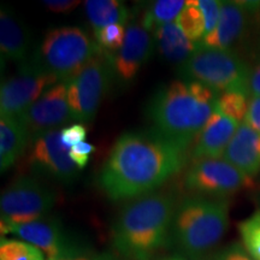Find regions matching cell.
Instances as JSON below:
<instances>
[{
    "label": "cell",
    "instance_id": "obj_1",
    "mask_svg": "<svg viewBox=\"0 0 260 260\" xmlns=\"http://www.w3.org/2000/svg\"><path fill=\"white\" fill-rule=\"evenodd\" d=\"M189 149L154 128L123 133L100 170V189L111 201L134 200L157 191L186 168Z\"/></svg>",
    "mask_w": 260,
    "mask_h": 260
},
{
    "label": "cell",
    "instance_id": "obj_2",
    "mask_svg": "<svg viewBox=\"0 0 260 260\" xmlns=\"http://www.w3.org/2000/svg\"><path fill=\"white\" fill-rule=\"evenodd\" d=\"M177 203L168 191H153L130 200L111 230L113 248L124 260H151L170 245Z\"/></svg>",
    "mask_w": 260,
    "mask_h": 260
},
{
    "label": "cell",
    "instance_id": "obj_3",
    "mask_svg": "<svg viewBox=\"0 0 260 260\" xmlns=\"http://www.w3.org/2000/svg\"><path fill=\"white\" fill-rule=\"evenodd\" d=\"M218 96V92L197 81L175 80L159 87L146 112L155 130L190 148L217 110Z\"/></svg>",
    "mask_w": 260,
    "mask_h": 260
},
{
    "label": "cell",
    "instance_id": "obj_4",
    "mask_svg": "<svg viewBox=\"0 0 260 260\" xmlns=\"http://www.w3.org/2000/svg\"><path fill=\"white\" fill-rule=\"evenodd\" d=\"M225 198L190 194L177 204L170 243L193 260L203 259L218 243L229 225Z\"/></svg>",
    "mask_w": 260,
    "mask_h": 260
},
{
    "label": "cell",
    "instance_id": "obj_5",
    "mask_svg": "<svg viewBox=\"0 0 260 260\" xmlns=\"http://www.w3.org/2000/svg\"><path fill=\"white\" fill-rule=\"evenodd\" d=\"M248 65L235 51L203 47L178 67V75L186 81H197L222 94L240 90L248 94ZM249 95V94H248Z\"/></svg>",
    "mask_w": 260,
    "mask_h": 260
},
{
    "label": "cell",
    "instance_id": "obj_6",
    "mask_svg": "<svg viewBox=\"0 0 260 260\" xmlns=\"http://www.w3.org/2000/svg\"><path fill=\"white\" fill-rule=\"evenodd\" d=\"M103 48L80 27L63 25L45 34L37 57L59 81H69Z\"/></svg>",
    "mask_w": 260,
    "mask_h": 260
},
{
    "label": "cell",
    "instance_id": "obj_7",
    "mask_svg": "<svg viewBox=\"0 0 260 260\" xmlns=\"http://www.w3.org/2000/svg\"><path fill=\"white\" fill-rule=\"evenodd\" d=\"M113 79V53L103 50L68 81V103L74 121L93 122Z\"/></svg>",
    "mask_w": 260,
    "mask_h": 260
},
{
    "label": "cell",
    "instance_id": "obj_8",
    "mask_svg": "<svg viewBox=\"0 0 260 260\" xmlns=\"http://www.w3.org/2000/svg\"><path fill=\"white\" fill-rule=\"evenodd\" d=\"M57 203V193L34 176H19L0 198L2 222L24 224L42 219Z\"/></svg>",
    "mask_w": 260,
    "mask_h": 260
},
{
    "label": "cell",
    "instance_id": "obj_9",
    "mask_svg": "<svg viewBox=\"0 0 260 260\" xmlns=\"http://www.w3.org/2000/svg\"><path fill=\"white\" fill-rule=\"evenodd\" d=\"M182 184L188 193L211 198H226L254 187L252 177L223 158H205L191 161L184 171Z\"/></svg>",
    "mask_w": 260,
    "mask_h": 260
},
{
    "label": "cell",
    "instance_id": "obj_10",
    "mask_svg": "<svg viewBox=\"0 0 260 260\" xmlns=\"http://www.w3.org/2000/svg\"><path fill=\"white\" fill-rule=\"evenodd\" d=\"M60 82L39 58L32 56L21 64L17 73L2 83L0 116L19 117L50 87Z\"/></svg>",
    "mask_w": 260,
    "mask_h": 260
},
{
    "label": "cell",
    "instance_id": "obj_11",
    "mask_svg": "<svg viewBox=\"0 0 260 260\" xmlns=\"http://www.w3.org/2000/svg\"><path fill=\"white\" fill-rule=\"evenodd\" d=\"M69 153L70 148L61 141V129L51 130L30 140L25 164L32 175L71 186L79 177L81 169L71 160Z\"/></svg>",
    "mask_w": 260,
    "mask_h": 260
},
{
    "label": "cell",
    "instance_id": "obj_12",
    "mask_svg": "<svg viewBox=\"0 0 260 260\" xmlns=\"http://www.w3.org/2000/svg\"><path fill=\"white\" fill-rule=\"evenodd\" d=\"M27 128L30 140L34 136L61 126L74 121L68 103V81H60L45 90L28 110L19 116Z\"/></svg>",
    "mask_w": 260,
    "mask_h": 260
},
{
    "label": "cell",
    "instance_id": "obj_13",
    "mask_svg": "<svg viewBox=\"0 0 260 260\" xmlns=\"http://www.w3.org/2000/svg\"><path fill=\"white\" fill-rule=\"evenodd\" d=\"M155 47L153 35L142 25L140 19L133 18L125 28L122 47L113 53L115 79L121 84L133 82L142 67L147 63Z\"/></svg>",
    "mask_w": 260,
    "mask_h": 260
},
{
    "label": "cell",
    "instance_id": "obj_14",
    "mask_svg": "<svg viewBox=\"0 0 260 260\" xmlns=\"http://www.w3.org/2000/svg\"><path fill=\"white\" fill-rule=\"evenodd\" d=\"M259 9L258 2H222L218 24L199 44L203 47L234 51V46L246 37L252 17Z\"/></svg>",
    "mask_w": 260,
    "mask_h": 260
},
{
    "label": "cell",
    "instance_id": "obj_15",
    "mask_svg": "<svg viewBox=\"0 0 260 260\" xmlns=\"http://www.w3.org/2000/svg\"><path fill=\"white\" fill-rule=\"evenodd\" d=\"M14 234L44 253L46 260H54L73 243L64 235L60 223L53 218H45L24 224L2 222V235Z\"/></svg>",
    "mask_w": 260,
    "mask_h": 260
},
{
    "label": "cell",
    "instance_id": "obj_16",
    "mask_svg": "<svg viewBox=\"0 0 260 260\" xmlns=\"http://www.w3.org/2000/svg\"><path fill=\"white\" fill-rule=\"evenodd\" d=\"M239 125V122L223 115L217 109L191 145L190 161L205 158H222Z\"/></svg>",
    "mask_w": 260,
    "mask_h": 260
},
{
    "label": "cell",
    "instance_id": "obj_17",
    "mask_svg": "<svg viewBox=\"0 0 260 260\" xmlns=\"http://www.w3.org/2000/svg\"><path fill=\"white\" fill-rule=\"evenodd\" d=\"M222 158L253 178L260 171V134L240 123Z\"/></svg>",
    "mask_w": 260,
    "mask_h": 260
},
{
    "label": "cell",
    "instance_id": "obj_18",
    "mask_svg": "<svg viewBox=\"0 0 260 260\" xmlns=\"http://www.w3.org/2000/svg\"><path fill=\"white\" fill-rule=\"evenodd\" d=\"M30 34L14 11L2 6L0 11V51L2 57L16 63L28 59Z\"/></svg>",
    "mask_w": 260,
    "mask_h": 260
},
{
    "label": "cell",
    "instance_id": "obj_19",
    "mask_svg": "<svg viewBox=\"0 0 260 260\" xmlns=\"http://www.w3.org/2000/svg\"><path fill=\"white\" fill-rule=\"evenodd\" d=\"M30 144V135L19 117H0V170H9Z\"/></svg>",
    "mask_w": 260,
    "mask_h": 260
},
{
    "label": "cell",
    "instance_id": "obj_20",
    "mask_svg": "<svg viewBox=\"0 0 260 260\" xmlns=\"http://www.w3.org/2000/svg\"><path fill=\"white\" fill-rule=\"evenodd\" d=\"M153 38L160 57L172 64L186 63L199 47V42L187 38L176 23H168L157 28L153 31Z\"/></svg>",
    "mask_w": 260,
    "mask_h": 260
},
{
    "label": "cell",
    "instance_id": "obj_21",
    "mask_svg": "<svg viewBox=\"0 0 260 260\" xmlns=\"http://www.w3.org/2000/svg\"><path fill=\"white\" fill-rule=\"evenodd\" d=\"M84 11L94 32L111 24L124 25L130 16L124 3L117 0H88L84 2Z\"/></svg>",
    "mask_w": 260,
    "mask_h": 260
},
{
    "label": "cell",
    "instance_id": "obj_22",
    "mask_svg": "<svg viewBox=\"0 0 260 260\" xmlns=\"http://www.w3.org/2000/svg\"><path fill=\"white\" fill-rule=\"evenodd\" d=\"M186 3L182 0H157L147 5L140 16V21L148 31H154L161 25L174 23L172 21H176Z\"/></svg>",
    "mask_w": 260,
    "mask_h": 260
},
{
    "label": "cell",
    "instance_id": "obj_23",
    "mask_svg": "<svg viewBox=\"0 0 260 260\" xmlns=\"http://www.w3.org/2000/svg\"><path fill=\"white\" fill-rule=\"evenodd\" d=\"M176 24L191 41L200 42L206 37V22L198 0H189L176 19Z\"/></svg>",
    "mask_w": 260,
    "mask_h": 260
},
{
    "label": "cell",
    "instance_id": "obj_24",
    "mask_svg": "<svg viewBox=\"0 0 260 260\" xmlns=\"http://www.w3.org/2000/svg\"><path fill=\"white\" fill-rule=\"evenodd\" d=\"M249 99L251 96L245 92L240 90H230L219 94L218 102H217V109L223 115L234 119V121L243 123L245 122L247 111H248Z\"/></svg>",
    "mask_w": 260,
    "mask_h": 260
},
{
    "label": "cell",
    "instance_id": "obj_25",
    "mask_svg": "<svg viewBox=\"0 0 260 260\" xmlns=\"http://www.w3.org/2000/svg\"><path fill=\"white\" fill-rule=\"evenodd\" d=\"M239 233L245 251L253 260H260V210L239 224Z\"/></svg>",
    "mask_w": 260,
    "mask_h": 260
},
{
    "label": "cell",
    "instance_id": "obj_26",
    "mask_svg": "<svg viewBox=\"0 0 260 260\" xmlns=\"http://www.w3.org/2000/svg\"><path fill=\"white\" fill-rule=\"evenodd\" d=\"M0 260H46L40 249L25 241L2 237Z\"/></svg>",
    "mask_w": 260,
    "mask_h": 260
},
{
    "label": "cell",
    "instance_id": "obj_27",
    "mask_svg": "<svg viewBox=\"0 0 260 260\" xmlns=\"http://www.w3.org/2000/svg\"><path fill=\"white\" fill-rule=\"evenodd\" d=\"M94 37L104 51L115 53L122 47L125 39V28L122 24H111L94 32Z\"/></svg>",
    "mask_w": 260,
    "mask_h": 260
},
{
    "label": "cell",
    "instance_id": "obj_28",
    "mask_svg": "<svg viewBox=\"0 0 260 260\" xmlns=\"http://www.w3.org/2000/svg\"><path fill=\"white\" fill-rule=\"evenodd\" d=\"M54 260H124L121 256L113 255L109 252H95L82 246L71 245Z\"/></svg>",
    "mask_w": 260,
    "mask_h": 260
},
{
    "label": "cell",
    "instance_id": "obj_29",
    "mask_svg": "<svg viewBox=\"0 0 260 260\" xmlns=\"http://www.w3.org/2000/svg\"><path fill=\"white\" fill-rule=\"evenodd\" d=\"M198 5L203 11L205 22H206V35L214 30L219 21L222 2L217 0H198Z\"/></svg>",
    "mask_w": 260,
    "mask_h": 260
},
{
    "label": "cell",
    "instance_id": "obj_30",
    "mask_svg": "<svg viewBox=\"0 0 260 260\" xmlns=\"http://www.w3.org/2000/svg\"><path fill=\"white\" fill-rule=\"evenodd\" d=\"M86 136L87 129L84 124H81V123H76V124L61 129V141L68 148H73L80 142H83Z\"/></svg>",
    "mask_w": 260,
    "mask_h": 260
},
{
    "label": "cell",
    "instance_id": "obj_31",
    "mask_svg": "<svg viewBox=\"0 0 260 260\" xmlns=\"http://www.w3.org/2000/svg\"><path fill=\"white\" fill-rule=\"evenodd\" d=\"M95 152V147L89 142L83 141L80 142L79 145L74 146L73 148H70V158L71 160L75 162L77 168L83 169L88 164L90 155Z\"/></svg>",
    "mask_w": 260,
    "mask_h": 260
},
{
    "label": "cell",
    "instance_id": "obj_32",
    "mask_svg": "<svg viewBox=\"0 0 260 260\" xmlns=\"http://www.w3.org/2000/svg\"><path fill=\"white\" fill-rule=\"evenodd\" d=\"M203 260H253L251 256L246 254L245 249L239 243H233L226 248L213 253L212 255L206 256Z\"/></svg>",
    "mask_w": 260,
    "mask_h": 260
},
{
    "label": "cell",
    "instance_id": "obj_33",
    "mask_svg": "<svg viewBox=\"0 0 260 260\" xmlns=\"http://www.w3.org/2000/svg\"><path fill=\"white\" fill-rule=\"evenodd\" d=\"M245 123L260 134V96H251Z\"/></svg>",
    "mask_w": 260,
    "mask_h": 260
},
{
    "label": "cell",
    "instance_id": "obj_34",
    "mask_svg": "<svg viewBox=\"0 0 260 260\" xmlns=\"http://www.w3.org/2000/svg\"><path fill=\"white\" fill-rule=\"evenodd\" d=\"M45 8H47L50 11L54 14H67V12L73 11L75 8H77L81 4V2H73V0H45Z\"/></svg>",
    "mask_w": 260,
    "mask_h": 260
},
{
    "label": "cell",
    "instance_id": "obj_35",
    "mask_svg": "<svg viewBox=\"0 0 260 260\" xmlns=\"http://www.w3.org/2000/svg\"><path fill=\"white\" fill-rule=\"evenodd\" d=\"M249 96H260V59L251 65L248 77Z\"/></svg>",
    "mask_w": 260,
    "mask_h": 260
},
{
    "label": "cell",
    "instance_id": "obj_36",
    "mask_svg": "<svg viewBox=\"0 0 260 260\" xmlns=\"http://www.w3.org/2000/svg\"><path fill=\"white\" fill-rule=\"evenodd\" d=\"M164 260H187V259L182 258V256H174V258H169V259H164Z\"/></svg>",
    "mask_w": 260,
    "mask_h": 260
}]
</instances>
